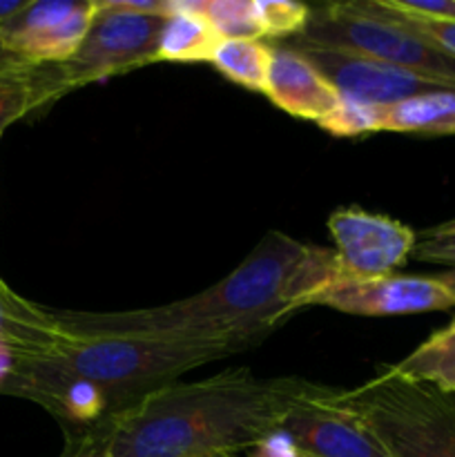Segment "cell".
<instances>
[{
  "label": "cell",
  "instance_id": "1",
  "mask_svg": "<svg viewBox=\"0 0 455 457\" xmlns=\"http://www.w3.org/2000/svg\"><path fill=\"white\" fill-rule=\"evenodd\" d=\"M339 275L335 250L272 230L230 275L192 297L138 311H47V321L62 337H143L241 351L310 306Z\"/></svg>",
  "mask_w": 455,
  "mask_h": 457
},
{
  "label": "cell",
  "instance_id": "2",
  "mask_svg": "<svg viewBox=\"0 0 455 457\" xmlns=\"http://www.w3.org/2000/svg\"><path fill=\"white\" fill-rule=\"evenodd\" d=\"M321 384L232 369L170 382L123 406L85 436L105 457H210L252 449Z\"/></svg>",
  "mask_w": 455,
  "mask_h": 457
},
{
  "label": "cell",
  "instance_id": "3",
  "mask_svg": "<svg viewBox=\"0 0 455 457\" xmlns=\"http://www.w3.org/2000/svg\"><path fill=\"white\" fill-rule=\"evenodd\" d=\"M236 353L217 344L163 342L143 337H54L45 348L18 357L12 391L61 382H89L101 388L112 413L156 391L178 375Z\"/></svg>",
  "mask_w": 455,
  "mask_h": 457
},
{
  "label": "cell",
  "instance_id": "4",
  "mask_svg": "<svg viewBox=\"0 0 455 457\" xmlns=\"http://www.w3.org/2000/svg\"><path fill=\"white\" fill-rule=\"evenodd\" d=\"M337 402L366 424L388 457H455V393L379 370Z\"/></svg>",
  "mask_w": 455,
  "mask_h": 457
},
{
  "label": "cell",
  "instance_id": "5",
  "mask_svg": "<svg viewBox=\"0 0 455 457\" xmlns=\"http://www.w3.org/2000/svg\"><path fill=\"white\" fill-rule=\"evenodd\" d=\"M288 40L360 54L455 89V56L393 21L379 3L310 9L302 34Z\"/></svg>",
  "mask_w": 455,
  "mask_h": 457
},
{
  "label": "cell",
  "instance_id": "6",
  "mask_svg": "<svg viewBox=\"0 0 455 457\" xmlns=\"http://www.w3.org/2000/svg\"><path fill=\"white\" fill-rule=\"evenodd\" d=\"M165 18L116 12L96 0V16L79 52L61 62L67 87L74 89L103 76L154 62Z\"/></svg>",
  "mask_w": 455,
  "mask_h": 457
},
{
  "label": "cell",
  "instance_id": "7",
  "mask_svg": "<svg viewBox=\"0 0 455 457\" xmlns=\"http://www.w3.org/2000/svg\"><path fill=\"white\" fill-rule=\"evenodd\" d=\"M328 230L335 241V257L343 277L379 279L395 275L397 268L413 254V228L386 214L366 212L351 205L330 214Z\"/></svg>",
  "mask_w": 455,
  "mask_h": 457
},
{
  "label": "cell",
  "instance_id": "8",
  "mask_svg": "<svg viewBox=\"0 0 455 457\" xmlns=\"http://www.w3.org/2000/svg\"><path fill=\"white\" fill-rule=\"evenodd\" d=\"M284 47L302 54L342 96L373 103V105L391 107L406 98L453 89L435 80L422 79L413 71L400 70V67L360 56V54L342 52V49L315 47V45L294 43V40H285Z\"/></svg>",
  "mask_w": 455,
  "mask_h": 457
},
{
  "label": "cell",
  "instance_id": "9",
  "mask_svg": "<svg viewBox=\"0 0 455 457\" xmlns=\"http://www.w3.org/2000/svg\"><path fill=\"white\" fill-rule=\"evenodd\" d=\"M310 306L335 308L360 317H397L449 311L455 306V299L435 277L391 275L355 279L339 275L312 297Z\"/></svg>",
  "mask_w": 455,
  "mask_h": 457
},
{
  "label": "cell",
  "instance_id": "10",
  "mask_svg": "<svg viewBox=\"0 0 455 457\" xmlns=\"http://www.w3.org/2000/svg\"><path fill=\"white\" fill-rule=\"evenodd\" d=\"M96 0H31L0 27V40L29 62H67L87 36Z\"/></svg>",
  "mask_w": 455,
  "mask_h": 457
},
{
  "label": "cell",
  "instance_id": "11",
  "mask_svg": "<svg viewBox=\"0 0 455 457\" xmlns=\"http://www.w3.org/2000/svg\"><path fill=\"white\" fill-rule=\"evenodd\" d=\"M337 393L319 386L285 415L281 428L312 457H388L366 424L339 404Z\"/></svg>",
  "mask_w": 455,
  "mask_h": 457
},
{
  "label": "cell",
  "instance_id": "12",
  "mask_svg": "<svg viewBox=\"0 0 455 457\" xmlns=\"http://www.w3.org/2000/svg\"><path fill=\"white\" fill-rule=\"evenodd\" d=\"M268 98L279 110L306 120H324L339 105V92L294 49L272 47L268 70Z\"/></svg>",
  "mask_w": 455,
  "mask_h": 457
},
{
  "label": "cell",
  "instance_id": "13",
  "mask_svg": "<svg viewBox=\"0 0 455 457\" xmlns=\"http://www.w3.org/2000/svg\"><path fill=\"white\" fill-rule=\"evenodd\" d=\"M61 65L25 62L21 67L0 71V134L13 120L22 119L36 107L52 103L67 92Z\"/></svg>",
  "mask_w": 455,
  "mask_h": 457
},
{
  "label": "cell",
  "instance_id": "14",
  "mask_svg": "<svg viewBox=\"0 0 455 457\" xmlns=\"http://www.w3.org/2000/svg\"><path fill=\"white\" fill-rule=\"evenodd\" d=\"M221 38L199 13V0H172L170 16L161 29L156 61H210Z\"/></svg>",
  "mask_w": 455,
  "mask_h": 457
},
{
  "label": "cell",
  "instance_id": "15",
  "mask_svg": "<svg viewBox=\"0 0 455 457\" xmlns=\"http://www.w3.org/2000/svg\"><path fill=\"white\" fill-rule=\"evenodd\" d=\"M384 370L409 382L431 384L440 391L455 393V320L446 328L433 333L404 360Z\"/></svg>",
  "mask_w": 455,
  "mask_h": 457
},
{
  "label": "cell",
  "instance_id": "16",
  "mask_svg": "<svg viewBox=\"0 0 455 457\" xmlns=\"http://www.w3.org/2000/svg\"><path fill=\"white\" fill-rule=\"evenodd\" d=\"M384 132L455 134V89L422 94L386 107Z\"/></svg>",
  "mask_w": 455,
  "mask_h": 457
},
{
  "label": "cell",
  "instance_id": "17",
  "mask_svg": "<svg viewBox=\"0 0 455 457\" xmlns=\"http://www.w3.org/2000/svg\"><path fill=\"white\" fill-rule=\"evenodd\" d=\"M270 56L272 47L263 40H221L210 62L232 83L252 92H263L270 70Z\"/></svg>",
  "mask_w": 455,
  "mask_h": 457
},
{
  "label": "cell",
  "instance_id": "18",
  "mask_svg": "<svg viewBox=\"0 0 455 457\" xmlns=\"http://www.w3.org/2000/svg\"><path fill=\"white\" fill-rule=\"evenodd\" d=\"M199 13L221 40H261L254 0H199Z\"/></svg>",
  "mask_w": 455,
  "mask_h": 457
},
{
  "label": "cell",
  "instance_id": "19",
  "mask_svg": "<svg viewBox=\"0 0 455 457\" xmlns=\"http://www.w3.org/2000/svg\"><path fill=\"white\" fill-rule=\"evenodd\" d=\"M384 112H386V107L382 105L342 96L339 105L317 125L333 134V137H364V134L384 132Z\"/></svg>",
  "mask_w": 455,
  "mask_h": 457
},
{
  "label": "cell",
  "instance_id": "20",
  "mask_svg": "<svg viewBox=\"0 0 455 457\" xmlns=\"http://www.w3.org/2000/svg\"><path fill=\"white\" fill-rule=\"evenodd\" d=\"M310 7L293 0H254V16H257L261 36L268 38L288 40L303 31L308 22Z\"/></svg>",
  "mask_w": 455,
  "mask_h": 457
},
{
  "label": "cell",
  "instance_id": "21",
  "mask_svg": "<svg viewBox=\"0 0 455 457\" xmlns=\"http://www.w3.org/2000/svg\"><path fill=\"white\" fill-rule=\"evenodd\" d=\"M410 257H415L418 262L435 263V266L455 268V219L431 228V230H424L415 239Z\"/></svg>",
  "mask_w": 455,
  "mask_h": 457
},
{
  "label": "cell",
  "instance_id": "22",
  "mask_svg": "<svg viewBox=\"0 0 455 457\" xmlns=\"http://www.w3.org/2000/svg\"><path fill=\"white\" fill-rule=\"evenodd\" d=\"M379 4H382V9L393 18V21H397L400 25L413 29L415 34H419V36H424L426 40H431V43L435 45V47H440L442 52L455 56V22L428 21V18L409 16V13H401V12H397V9H393L386 0Z\"/></svg>",
  "mask_w": 455,
  "mask_h": 457
},
{
  "label": "cell",
  "instance_id": "23",
  "mask_svg": "<svg viewBox=\"0 0 455 457\" xmlns=\"http://www.w3.org/2000/svg\"><path fill=\"white\" fill-rule=\"evenodd\" d=\"M386 3L409 16L455 22V0H386Z\"/></svg>",
  "mask_w": 455,
  "mask_h": 457
},
{
  "label": "cell",
  "instance_id": "24",
  "mask_svg": "<svg viewBox=\"0 0 455 457\" xmlns=\"http://www.w3.org/2000/svg\"><path fill=\"white\" fill-rule=\"evenodd\" d=\"M250 457H302V451L284 428H277L250 449Z\"/></svg>",
  "mask_w": 455,
  "mask_h": 457
},
{
  "label": "cell",
  "instance_id": "25",
  "mask_svg": "<svg viewBox=\"0 0 455 457\" xmlns=\"http://www.w3.org/2000/svg\"><path fill=\"white\" fill-rule=\"evenodd\" d=\"M18 357H21V351H18L16 346H12V344L0 339V388L9 382V378H12L13 370H16Z\"/></svg>",
  "mask_w": 455,
  "mask_h": 457
},
{
  "label": "cell",
  "instance_id": "26",
  "mask_svg": "<svg viewBox=\"0 0 455 457\" xmlns=\"http://www.w3.org/2000/svg\"><path fill=\"white\" fill-rule=\"evenodd\" d=\"M31 0H0V27L7 25L13 16L22 12Z\"/></svg>",
  "mask_w": 455,
  "mask_h": 457
},
{
  "label": "cell",
  "instance_id": "27",
  "mask_svg": "<svg viewBox=\"0 0 455 457\" xmlns=\"http://www.w3.org/2000/svg\"><path fill=\"white\" fill-rule=\"evenodd\" d=\"M25 62H29V61H25L22 56H18L16 52H12V49H9L7 45L0 40V71L12 70V67H21V65H25Z\"/></svg>",
  "mask_w": 455,
  "mask_h": 457
},
{
  "label": "cell",
  "instance_id": "28",
  "mask_svg": "<svg viewBox=\"0 0 455 457\" xmlns=\"http://www.w3.org/2000/svg\"><path fill=\"white\" fill-rule=\"evenodd\" d=\"M435 279L440 281V284L449 290L451 297L455 299V268H449V270L440 272V275H435Z\"/></svg>",
  "mask_w": 455,
  "mask_h": 457
},
{
  "label": "cell",
  "instance_id": "29",
  "mask_svg": "<svg viewBox=\"0 0 455 457\" xmlns=\"http://www.w3.org/2000/svg\"><path fill=\"white\" fill-rule=\"evenodd\" d=\"M0 303H3V306H22L21 299H18L16 295H12L7 288H4L3 281H0Z\"/></svg>",
  "mask_w": 455,
  "mask_h": 457
},
{
  "label": "cell",
  "instance_id": "30",
  "mask_svg": "<svg viewBox=\"0 0 455 457\" xmlns=\"http://www.w3.org/2000/svg\"><path fill=\"white\" fill-rule=\"evenodd\" d=\"M210 457H235V455H228V453H221V455H210Z\"/></svg>",
  "mask_w": 455,
  "mask_h": 457
},
{
  "label": "cell",
  "instance_id": "31",
  "mask_svg": "<svg viewBox=\"0 0 455 457\" xmlns=\"http://www.w3.org/2000/svg\"><path fill=\"white\" fill-rule=\"evenodd\" d=\"M302 457H312V455H306V453H302Z\"/></svg>",
  "mask_w": 455,
  "mask_h": 457
},
{
  "label": "cell",
  "instance_id": "32",
  "mask_svg": "<svg viewBox=\"0 0 455 457\" xmlns=\"http://www.w3.org/2000/svg\"><path fill=\"white\" fill-rule=\"evenodd\" d=\"M0 137H3V134H0Z\"/></svg>",
  "mask_w": 455,
  "mask_h": 457
}]
</instances>
